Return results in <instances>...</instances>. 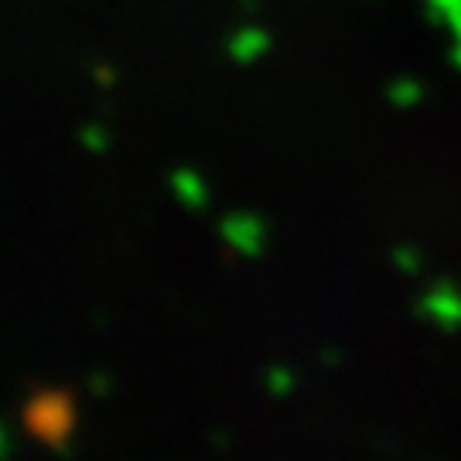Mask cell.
<instances>
[{"label": "cell", "instance_id": "obj_1", "mask_svg": "<svg viewBox=\"0 0 461 461\" xmlns=\"http://www.w3.org/2000/svg\"><path fill=\"white\" fill-rule=\"evenodd\" d=\"M72 428V403L59 396H34L32 411H28V430L41 438H62Z\"/></svg>", "mask_w": 461, "mask_h": 461}]
</instances>
